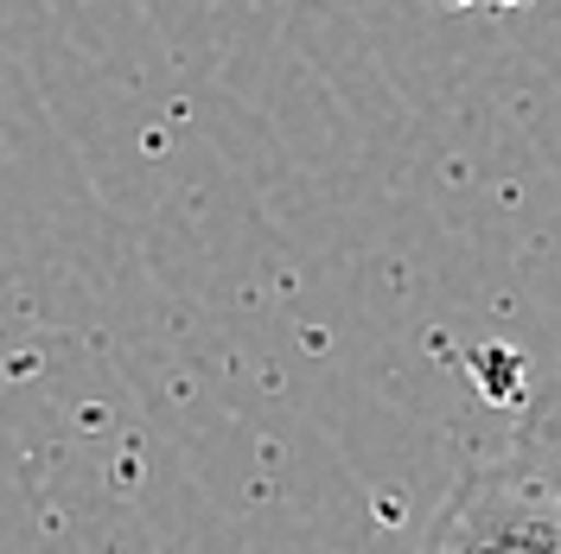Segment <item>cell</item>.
Listing matches in <instances>:
<instances>
[{
    "instance_id": "6da1fadb",
    "label": "cell",
    "mask_w": 561,
    "mask_h": 554,
    "mask_svg": "<svg viewBox=\"0 0 561 554\" xmlns=\"http://www.w3.org/2000/svg\"><path fill=\"white\" fill-rule=\"evenodd\" d=\"M421 554H561V490L517 452L479 459L447 490Z\"/></svg>"
},
{
    "instance_id": "7a4b0ae2",
    "label": "cell",
    "mask_w": 561,
    "mask_h": 554,
    "mask_svg": "<svg viewBox=\"0 0 561 554\" xmlns=\"http://www.w3.org/2000/svg\"><path fill=\"white\" fill-rule=\"evenodd\" d=\"M511 452L524 459L542 485L561 490V389H556V395H542V402L529 408V420L517 427V447H511Z\"/></svg>"
},
{
    "instance_id": "3957f363",
    "label": "cell",
    "mask_w": 561,
    "mask_h": 554,
    "mask_svg": "<svg viewBox=\"0 0 561 554\" xmlns=\"http://www.w3.org/2000/svg\"><path fill=\"white\" fill-rule=\"evenodd\" d=\"M497 7H511V0H497Z\"/></svg>"
}]
</instances>
